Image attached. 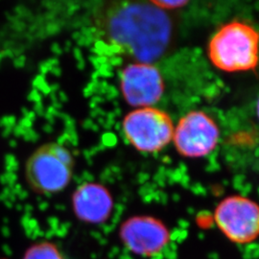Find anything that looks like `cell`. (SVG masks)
<instances>
[{
	"mask_svg": "<svg viewBox=\"0 0 259 259\" xmlns=\"http://www.w3.org/2000/svg\"><path fill=\"white\" fill-rule=\"evenodd\" d=\"M97 35L138 63L151 64L164 53L172 35L165 11L153 2H105L92 11Z\"/></svg>",
	"mask_w": 259,
	"mask_h": 259,
	"instance_id": "1",
	"label": "cell"
},
{
	"mask_svg": "<svg viewBox=\"0 0 259 259\" xmlns=\"http://www.w3.org/2000/svg\"><path fill=\"white\" fill-rule=\"evenodd\" d=\"M258 32L238 21L220 28L208 46L213 65L227 72L253 69L258 64Z\"/></svg>",
	"mask_w": 259,
	"mask_h": 259,
	"instance_id": "2",
	"label": "cell"
},
{
	"mask_svg": "<svg viewBox=\"0 0 259 259\" xmlns=\"http://www.w3.org/2000/svg\"><path fill=\"white\" fill-rule=\"evenodd\" d=\"M75 159L68 149L57 142L46 143L36 149L25 163V179L37 194H57L69 185Z\"/></svg>",
	"mask_w": 259,
	"mask_h": 259,
	"instance_id": "3",
	"label": "cell"
},
{
	"mask_svg": "<svg viewBox=\"0 0 259 259\" xmlns=\"http://www.w3.org/2000/svg\"><path fill=\"white\" fill-rule=\"evenodd\" d=\"M125 138L140 152L155 153L173 139L174 126L166 112L155 108H140L123 119Z\"/></svg>",
	"mask_w": 259,
	"mask_h": 259,
	"instance_id": "4",
	"label": "cell"
},
{
	"mask_svg": "<svg viewBox=\"0 0 259 259\" xmlns=\"http://www.w3.org/2000/svg\"><path fill=\"white\" fill-rule=\"evenodd\" d=\"M214 218L219 230L234 243L247 244L259 237V205L250 199L242 196L224 199Z\"/></svg>",
	"mask_w": 259,
	"mask_h": 259,
	"instance_id": "5",
	"label": "cell"
},
{
	"mask_svg": "<svg viewBox=\"0 0 259 259\" xmlns=\"http://www.w3.org/2000/svg\"><path fill=\"white\" fill-rule=\"evenodd\" d=\"M218 126L203 111H191L174 128L173 140L179 153L185 157H204L219 141Z\"/></svg>",
	"mask_w": 259,
	"mask_h": 259,
	"instance_id": "6",
	"label": "cell"
},
{
	"mask_svg": "<svg viewBox=\"0 0 259 259\" xmlns=\"http://www.w3.org/2000/svg\"><path fill=\"white\" fill-rule=\"evenodd\" d=\"M120 89L124 99L130 106L138 109L149 108L161 98L164 83L155 65L135 63L123 69Z\"/></svg>",
	"mask_w": 259,
	"mask_h": 259,
	"instance_id": "7",
	"label": "cell"
},
{
	"mask_svg": "<svg viewBox=\"0 0 259 259\" xmlns=\"http://www.w3.org/2000/svg\"><path fill=\"white\" fill-rule=\"evenodd\" d=\"M119 236L128 250L141 256L156 255L170 239L164 224L151 216L131 217L121 225Z\"/></svg>",
	"mask_w": 259,
	"mask_h": 259,
	"instance_id": "8",
	"label": "cell"
},
{
	"mask_svg": "<svg viewBox=\"0 0 259 259\" xmlns=\"http://www.w3.org/2000/svg\"><path fill=\"white\" fill-rule=\"evenodd\" d=\"M72 207L80 221L98 225L110 218L113 200L105 185L90 182L76 188L72 195Z\"/></svg>",
	"mask_w": 259,
	"mask_h": 259,
	"instance_id": "9",
	"label": "cell"
},
{
	"mask_svg": "<svg viewBox=\"0 0 259 259\" xmlns=\"http://www.w3.org/2000/svg\"><path fill=\"white\" fill-rule=\"evenodd\" d=\"M23 259H65L59 248L50 242H41L31 246Z\"/></svg>",
	"mask_w": 259,
	"mask_h": 259,
	"instance_id": "10",
	"label": "cell"
},
{
	"mask_svg": "<svg viewBox=\"0 0 259 259\" xmlns=\"http://www.w3.org/2000/svg\"><path fill=\"white\" fill-rule=\"evenodd\" d=\"M156 6L160 8L163 11L168 9H177L181 8L187 4V1L185 0H173V1H168V0H163V1H152Z\"/></svg>",
	"mask_w": 259,
	"mask_h": 259,
	"instance_id": "11",
	"label": "cell"
},
{
	"mask_svg": "<svg viewBox=\"0 0 259 259\" xmlns=\"http://www.w3.org/2000/svg\"><path fill=\"white\" fill-rule=\"evenodd\" d=\"M257 116H258V118H259V99H258V102H257Z\"/></svg>",
	"mask_w": 259,
	"mask_h": 259,
	"instance_id": "12",
	"label": "cell"
}]
</instances>
